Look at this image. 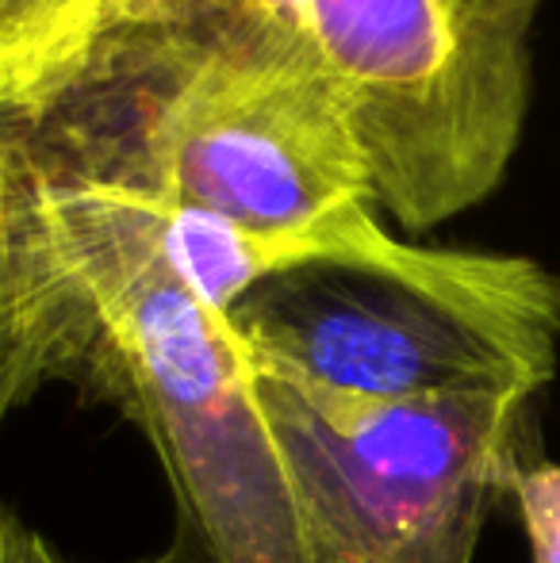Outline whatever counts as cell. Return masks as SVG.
Listing matches in <instances>:
<instances>
[{"instance_id": "1", "label": "cell", "mask_w": 560, "mask_h": 563, "mask_svg": "<svg viewBox=\"0 0 560 563\" xmlns=\"http://www.w3.org/2000/svg\"><path fill=\"white\" fill-rule=\"evenodd\" d=\"M20 154L0 319V422L46 384L108 402L150 441L200 563H304L254 364L231 319L165 261L120 188Z\"/></svg>"}, {"instance_id": "2", "label": "cell", "mask_w": 560, "mask_h": 563, "mask_svg": "<svg viewBox=\"0 0 560 563\" xmlns=\"http://www.w3.org/2000/svg\"><path fill=\"white\" fill-rule=\"evenodd\" d=\"M15 142L62 177L315 238L376 216L365 162L315 58H231L97 38Z\"/></svg>"}, {"instance_id": "3", "label": "cell", "mask_w": 560, "mask_h": 563, "mask_svg": "<svg viewBox=\"0 0 560 563\" xmlns=\"http://www.w3.org/2000/svg\"><path fill=\"white\" fill-rule=\"evenodd\" d=\"M227 319L254 361L353 399L541 391L557 372L560 280L515 253L396 238L376 257L284 268Z\"/></svg>"}, {"instance_id": "4", "label": "cell", "mask_w": 560, "mask_h": 563, "mask_svg": "<svg viewBox=\"0 0 560 563\" xmlns=\"http://www.w3.org/2000/svg\"><path fill=\"white\" fill-rule=\"evenodd\" d=\"M250 364L304 563H476L510 467L538 441L541 391L353 399Z\"/></svg>"}, {"instance_id": "5", "label": "cell", "mask_w": 560, "mask_h": 563, "mask_svg": "<svg viewBox=\"0 0 560 563\" xmlns=\"http://www.w3.org/2000/svg\"><path fill=\"white\" fill-rule=\"evenodd\" d=\"M538 0H304L373 208L422 234L484 203L523 142Z\"/></svg>"}, {"instance_id": "6", "label": "cell", "mask_w": 560, "mask_h": 563, "mask_svg": "<svg viewBox=\"0 0 560 563\" xmlns=\"http://www.w3.org/2000/svg\"><path fill=\"white\" fill-rule=\"evenodd\" d=\"M97 38L231 58H315L304 27V0H108Z\"/></svg>"}, {"instance_id": "7", "label": "cell", "mask_w": 560, "mask_h": 563, "mask_svg": "<svg viewBox=\"0 0 560 563\" xmlns=\"http://www.w3.org/2000/svg\"><path fill=\"white\" fill-rule=\"evenodd\" d=\"M108 0H0V123L23 126L89 54Z\"/></svg>"}, {"instance_id": "8", "label": "cell", "mask_w": 560, "mask_h": 563, "mask_svg": "<svg viewBox=\"0 0 560 563\" xmlns=\"http://www.w3.org/2000/svg\"><path fill=\"white\" fill-rule=\"evenodd\" d=\"M507 503L530 541V563H560V464L541 456L538 441L510 467Z\"/></svg>"}, {"instance_id": "9", "label": "cell", "mask_w": 560, "mask_h": 563, "mask_svg": "<svg viewBox=\"0 0 560 563\" xmlns=\"http://www.w3.org/2000/svg\"><path fill=\"white\" fill-rule=\"evenodd\" d=\"M15 180H20L15 134L8 123H0V319H4L8 276H12V250H15Z\"/></svg>"}, {"instance_id": "10", "label": "cell", "mask_w": 560, "mask_h": 563, "mask_svg": "<svg viewBox=\"0 0 560 563\" xmlns=\"http://www.w3.org/2000/svg\"><path fill=\"white\" fill-rule=\"evenodd\" d=\"M0 563H66L31 526L0 506Z\"/></svg>"}]
</instances>
